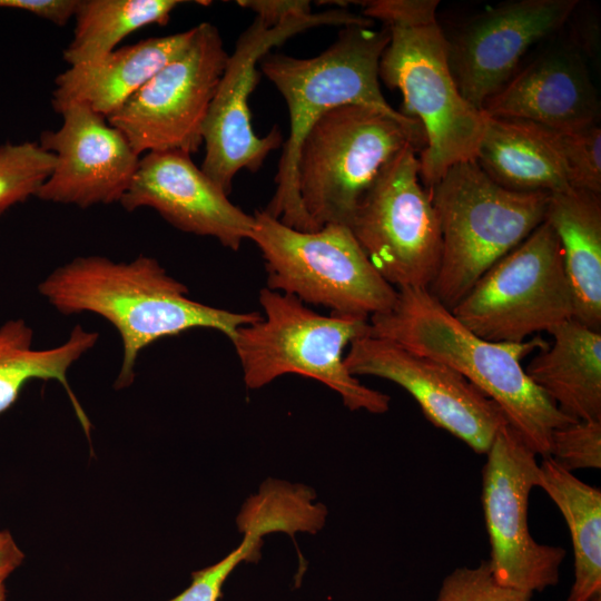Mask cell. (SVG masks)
Instances as JSON below:
<instances>
[{
  "instance_id": "obj_6",
  "label": "cell",
  "mask_w": 601,
  "mask_h": 601,
  "mask_svg": "<svg viewBox=\"0 0 601 601\" xmlns=\"http://www.w3.org/2000/svg\"><path fill=\"white\" fill-rule=\"evenodd\" d=\"M258 299L265 316L239 327L230 339L248 388L298 374L338 393L351 411H388L391 397L362 384L344 363L345 347L370 334L367 319L322 315L295 296L267 287Z\"/></svg>"
},
{
  "instance_id": "obj_3",
  "label": "cell",
  "mask_w": 601,
  "mask_h": 601,
  "mask_svg": "<svg viewBox=\"0 0 601 601\" xmlns=\"http://www.w3.org/2000/svg\"><path fill=\"white\" fill-rule=\"evenodd\" d=\"M362 14L378 20L390 41L378 65V78L403 96V115L420 122L425 145L420 151V178L430 190L456 162L475 159L485 115L461 95L447 55L437 0L359 1Z\"/></svg>"
},
{
  "instance_id": "obj_34",
  "label": "cell",
  "mask_w": 601,
  "mask_h": 601,
  "mask_svg": "<svg viewBox=\"0 0 601 601\" xmlns=\"http://www.w3.org/2000/svg\"><path fill=\"white\" fill-rule=\"evenodd\" d=\"M7 599V589L4 582L0 581V601H6Z\"/></svg>"
},
{
  "instance_id": "obj_28",
  "label": "cell",
  "mask_w": 601,
  "mask_h": 601,
  "mask_svg": "<svg viewBox=\"0 0 601 601\" xmlns=\"http://www.w3.org/2000/svg\"><path fill=\"white\" fill-rule=\"evenodd\" d=\"M540 127L556 151L570 187L601 195V128L599 122L569 130Z\"/></svg>"
},
{
  "instance_id": "obj_8",
  "label": "cell",
  "mask_w": 601,
  "mask_h": 601,
  "mask_svg": "<svg viewBox=\"0 0 601 601\" xmlns=\"http://www.w3.org/2000/svg\"><path fill=\"white\" fill-rule=\"evenodd\" d=\"M253 217L250 239L265 260L267 288L324 306L332 315L367 321L394 305L397 289L374 268L347 226L304 231L264 209Z\"/></svg>"
},
{
  "instance_id": "obj_33",
  "label": "cell",
  "mask_w": 601,
  "mask_h": 601,
  "mask_svg": "<svg viewBox=\"0 0 601 601\" xmlns=\"http://www.w3.org/2000/svg\"><path fill=\"white\" fill-rule=\"evenodd\" d=\"M23 552L8 531H0V581L4 580L22 563Z\"/></svg>"
},
{
  "instance_id": "obj_29",
  "label": "cell",
  "mask_w": 601,
  "mask_h": 601,
  "mask_svg": "<svg viewBox=\"0 0 601 601\" xmlns=\"http://www.w3.org/2000/svg\"><path fill=\"white\" fill-rule=\"evenodd\" d=\"M533 594L499 583L487 561L461 566L447 574L436 601H530Z\"/></svg>"
},
{
  "instance_id": "obj_24",
  "label": "cell",
  "mask_w": 601,
  "mask_h": 601,
  "mask_svg": "<svg viewBox=\"0 0 601 601\" xmlns=\"http://www.w3.org/2000/svg\"><path fill=\"white\" fill-rule=\"evenodd\" d=\"M536 486L556 505L569 529L574 581L568 601L601 598V491L579 480L551 457L539 464Z\"/></svg>"
},
{
  "instance_id": "obj_20",
  "label": "cell",
  "mask_w": 601,
  "mask_h": 601,
  "mask_svg": "<svg viewBox=\"0 0 601 601\" xmlns=\"http://www.w3.org/2000/svg\"><path fill=\"white\" fill-rule=\"evenodd\" d=\"M548 333L553 344L531 359L528 377L566 416L601 421V332L572 318Z\"/></svg>"
},
{
  "instance_id": "obj_5",
  "label": "cell",
  "mask_w": 601,
  "mask_h": 601,
  "mask_svg": "<svg viewBox=\"0 0 601 601\" xmlns=\"http://www.w3.org/2000/svg\"><path fill=\"white\" fill-rule=\"evenodd\" d=\"M428 191L442 236L441 263L428 290L449 309L544 221L550 196L506 189L475 159L451 166Z\"/></svg>"
},
{
  "instance_id": "obj_27",
  "label": "cell",
  "mask_w": 601,
  "mask_h": 601,
  "mask_svg": "<svg viewBox=\"0 0 601 601\" xmlns=\"http://www.w3.org/2000/svg\"><path fill=\"white\" fill-rule=\"evenodd\" d=\"M56 164L39 142L0 146V215L11 206L37 196Z\"/></svg>"
},
{
  "instance_id": "obj_1",
  "label": "cell",
  "mask_w": 601,
  "mask_h": 601,
  "mask_svg": "<svg viewBox=\"0 0 601 601\" xmlns=\"http://www.w3.org/2000/svg\"><path fill=\"white\" fill-rule=\"evenodd\" d=\"M38 290L65 315L92 313L117 329L124 353L117 388L132 383L140 352L160 338L209 328L231 339L239 327L262 317L258 312L237 313L190 299L183 283L144 255L130 262L76 257L51 272Z\"/></svg>"
},
{
  "instance_id": "obj_26",
  "label": "cell",
  "mask_w": 601,
  "mask_h": 601,
  "mask_svg": "<svg viewBox=\"0 0 601 601\" xmlns=\"http://www.w3.org/2000/svg\"><path fill=\"white\" fill-rule=\"evenodd\" d=\"M236 522L243 534L240 544L217 563L193 572L190 585L169 601H218L223 585L235 568L242 562L257 561L263 538L280 530L276 515L262 506L243 509Z\"/></svg>"
},
{
  "instance_id": "obj_32",
  "label": "cell",
  "mask_w": 601,
  "mask_h": 601,
  "mask_svg": "<svg viewBox=\"0 0 601 601\" xmlns=\"http://www.w3.org/2000/svg\"><path fill=\"white\" fill-rule=\"evenodd\" d=\"M78 0H0V8L18 9L63 26L75 16Z\"/></svg>"
},
{
  "instance_id": "obj_10",
  "label": "cell",
  "mask_w": 601,
  "mask_h": 601,
  "mask_svg": "<svg viewBox=\"0 0 601 601\" xmlns=\"http://www.w3.org/2000/svg\"><path fill=\"white\" fill-rule=\"evenodd\" d=\"M322 26L373 27L374 22L362 13L331 9L294 17L276 27H267L255 17L239 35L203 126L205 158L200 168L227 195L239 170L256 173L268 154L283 144L277 127L259 137L250 124L248 97L256 87L257 62L287 39Z\"/></svg>"
},
{
  "instance_id": "obj_21",
  "label": "cell",
  "mask_w": 601,
  "mask_h": 601,
  "mask_svg": "<svg viewBox=\"0 0 601 601\" xmlns=\"http://www.w3.org/2000/svg\"><path fill=\"white\" fill-rule=\"evenodd\" d=\"M544 220L561 244L574 319L601 332V195L575 188L550 194Z\"/></svg>"
},
{
  "instance_id": "obj_25",
  "label": "cell",
  "mask_w": 601,
  "mask_h": 601,
  "mask_svg": "<svg viewBox=\"0 0 601 601\" xmlns=\"http://www.w3.org/2000/svg\"><path fill=\"white\" fill-rule=\"evenodd\" d=\"M178 0H78L73 37L63 50L71 67L96 61L128 35L149 26L168 23Z\"/></svg>"
},
{
  "instance_id": "obj_30",
  "label": "cell",
  "mask_w": 601,
  "mask_h": 601,
  "mask_svg": "<svg viewBox=\"0 0 601 601\" xmlns=\"http://www.w3.org/2000/svg\"><path fill=\"white\" fill-rule=\"evenodd\" d=\"M549 457L570 472L600 469L601 421H575L554 430Z\"/></svg>"
},
{
  "instance_id": "obj_19",
  "label": "cell",
  "mask_w": 601,
  "mask_h": 601,
  "mask_svg": "<svg viewBox=\"0 0 601 601\" xmlns=\"http://www.w3.org/2000/svg\"><path fill=\"white\" fill-rule=\"evenodd\" d=\"M195 28L144 39L115 49L83 65L71 66L55 80L51 105L60 114L70 105H85L107 118L120 108L154 73L180 55Z\"/></svg>"
},
{
  "instance_id": "obj_15",
  "label": "cell",
  "mask_w": 601,
  "mask_h": 601,
  "mask_svg": "<svg viewBox=\"0 0 601 601\" xmlns=\"http://www.w3.org/2000/svg\"><path fill=\"white\" fill-rule=\"evenodd\" d=\"M578 0H514L474 16L446 38L450 68L463 98L482 110L518 71L528 50L569 22Z\"/></svg>"
},
{
  "instance_id": "obj_23",
  "label": "cell",
  "mask_w": 601,
  "mask_h": 601,
  "mask_svg": "<svg viewBox=\"0 0 601 601\" xmlns=\"http://www.w3.org/2000/svg\"><path fill=\"white\" fill-rule=\"evenodd\" d=\"M33 336L32 328L22 318L9 319L0 326V414L14 404L28 382L53 380L66 390L89 437L91 424L69 385L67 374L96 345L99 334L76 325L62 344L45 349L33 347Z\"/></svg>"
},
{
  "instance_id": "obj_4",
  "label": "cell",
  "mask_w": 601,
  "mask_h": 601,
  "mask_svg": "<svg viewBox=\"0 0 601 601\" xmlns=\"http://www.w3.org/2000/svg\"><path fill=\"white\" fill-rule=\"evenodd\" d=\"M388 41L384 26L378 30L352 26L343 28L333 45L316 57L268 52L259 60L262 72L280 92L289 114L276 190L264 209L286 226L317 230L302 205L296 169L300 145L319 117L341 106L359 105L400 120H414L394 109L381 91L378 65Z\"/></svg>"
},
{
  "instance_id": "obj_22",
  "label": "cell",
  "mask_w": 601,
  "mask_h": 601,
  "mask_svg": "<svg viewBox=\"0 0 601 601\" xmlns=\"http://www.w3.org/2000/svg\"><path fill=\"white\" fill-rule=\"evenodd\" d=\"M475 161L510 190L553 194L571 188L556 151L533 122L485 115Z\"/></svg>"
},
{
  "instance_id": "obj_11",
  "label": "cell",
  "mask_w": 601,
  "mask_h": 601,
  "mask_svg": "<svg viewBox=\"0 0 601 601\" xmlns=\"http://www.w3.org/2000/svg\"><path fill=\"white\" fill-rule=\"evenodd\" d=\"M405 147L378 175L349 224L356 242L394 288H427L441 263L442 236L417 151Z\"/></svg>"
},
{
  "instance_id": "obj_35",
  "label": "cell",
  "mask_w": 601,
  "mask_h": 601,
  "mask_svg": "<svg viewBox=\"0 0 601 601\" xmlns=\"http://www.w3.org/2000/svg\"><path fill=\"white\" fill-rule=\"evenodd\" d=\"M593 601H601V598H598V599H595V600H593Z\"/></svg>"
},
{
  "instance_id": "obj_16",
  "label": "cell",
  "mask_w": 601,
  "mask_h": 601,
  "mask_svg": "<svg viewBox=\"0 0 601 601\" xmlns=\"http://www.w3.org/2000/svg\"><path fill=\"white\" fill-rule=\"evenodd\" d=\"M59 115L62 125L45 130L39 145L56 157L50 177L36 197L88 208L120 201L140 156L125 135L85 105H70Z\"/></svg>"
},
{
  "instance_id": "obj_17",
  "label": "cell",
  "mask_w": 601,
  "mask_h": 601,
  "mask_svg": "<svg viewBox=\"0 0 601 601\" xmlns=\"http://www.w3.org/2000/svg\"><path fill=\"white\" fill-rule=\"evenodd\" d=\"M119 203L128 211L152 208L174 227L214 237L231 250L250 239L254 228V217L234 205L181 150L150 151L140 157Z\"/></svg>"
},
{
  "instance_id": "obj_14",
  "label": "cell",
  "mask_w": 601,
  "mask_h": 601,
  "mask_svg": "<svg viewBox=\"0 0 601 601\" xmlns=\"http://www.w3.org/2000/svg\"><path fill=\"white\" fill-rule=\"evenodd\" d=\"M344 363L353 376H376L403 387L426 420L477 454H486L508 423L499 406L455 370L392 341L370 334L358 337L349 344Z\"/></svg>"
},
{
  "instance_id": "obj_12",
  "label": "cell",
  "mask_w": 601,
  "mask_h": 601,
  "mask_svg": "<svg viewBox=\"0 0 601 601\" xmlns=\"http://www.w3.org/2000/svg\"><path fill=\"white\" fill-rule=\"evenodd\" d=\"M194 28L185 50L106 118L139 156L164 150L191 155L203 144V126L228 53L214 24Z\"/></svg>"
},
{
  "instance_id": "obj_7",
  "label": "cell",
  "mask_w": 601,
  "mask_h": 601,
  "mask_svg": "<svg viewBox=\"0 0 601 601\" xmlns=\"http://www.w3.org/2000/svg\"><path fill=\"white\" fill-rule=\"evenodd\" d=\"M423 149L416 120H400L377 109L346 105L311 127L297 160L302 205L317 229L348 224L382 170L407 146Z\"/></svg>"
},
{
  "instance_id": "obj_13",
  "label": "cell",
  "mask_w": 601,
  "mask_h": 601,
  "mask_svg": "<svg viewBox=\"0 0 601 601\" xmlns=\"http://www.w3.org/2000/svg\"><path fill=\"white\" fill-rule=\"evenodd\" d=\"M485 455L481 501L490 543L487 562L495 580L531 594L555 585L566 551L536 542L528 523L529 496L538 481L536 455L508 423Z\"/></svg>"
},
{
  "instance_id": "obj_18",
  "label": "cell",
  "mask_w": 601,
  "mask_h": 601,
  "mask_svg": "<svg viewBox=\"0 0 601 601\" xmlns=\"http://www.w3.org/2000/svg\"><path fill=\"white\" fill-rule=\"evenodd\" d=\"M490 117L569 130L599 122L600 101L581 50L572 42L548 48L490 98Z\"/></svg>"
},
{
  "instance_id": "obj_2",
  "label": "cell",
  "mask_w": 601,
  "mask_h": 601,
  "mask_svg": "<svg viewBox=\"0 0 601 601\" xmlns=\"http://www.w3.org/2000/svg\"><path fill=\"white\" fill-rule=\"evenodd\" d=\"M370 335L436 359L493 401L535 454L549 457L554 430L575 420L528 377L521 361L549 344L540 335L521 343L483 339L460 323L427 288L397 289L394 305L368 319Z\"/></svg>"
},
{
  "instance_id": "obj_31",
  "label": "cell",
  "mask_w": 601,
  "mask_h": 601,
  "mask_svg": "<svg viewBox=\"0 0 601 601\" xmlns=\"http://www.w3.org/2000/svg\"><path fill=\"white\" fill-rule=\"evenodd\" d=\"M237 4L254 11L267 27L312 13V4L307 0H238Z\"/></svg>"
},
{
  "instance_id": "obj_9",
  "label": "cell",
  "mask_w": 601,
  "mask_h": 601,
  "mask_svg": "<svg viewBox=\"0 0 601 601\" xmlns=\"http://www.w3.org/2000/svg\"><path fill=\"white\" fill-rule=\"evenodd\" d=\"M479 337L521 343L574 318L559 238L543 221L450 309Z\"/></svg>"
}]
</instances>
